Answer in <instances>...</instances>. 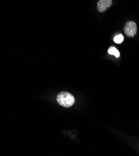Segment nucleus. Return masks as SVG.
<instances>
[{
    "instance_id": "nucleus-1",
    "label": "nucleus",
    "mask_w": 139,
    "mask_h": 156,
    "mask_svg": "<svg viewBox=\"0 0 139 156\" xmlns=\"http://www.w3.org/2000/svg\"><path fill=\"white\" fill-rule=\"evenodd\" d=\"M57 102L59 105L65 107H71L75 102L74 97L69 92L62 91L57 96Z\"/></svg>"
},
{
    "instance_id": "nucleus-4",
    "label": "nucleus",
    "mask_w": 139,
    "mask_h": 156,
    "mask_svg": "<svg viewBox=\"0 0 139 156\" xmlns=\"http://www.w3.org/2000/svg\"><path fill=\"white\" fill-rule=\"evenodd\" d=\"M108 53L111 55H114L116 58H119L120 56L119 51L113 46H111L108 49Z\"/></svg>"
},
{
    "instance_id": "nucleus-5",
    "label": "nucleus",
    "mask_w": 139,
    "mask_h": 156,
    "mask_svg": "<svg viewBox=\"0 0 139 156\" xmlns=\"http://www.w3.org/2000/svg\"><path fill=\"white\" fill-rule=\"evenodd\" d=\"M124 40V37L122 34H119L115 36L114 39H113V40H114V42L117 44H120Z\"/></svg>"
},
{
    "instance_id": "nucleus-3",
    "label": "nucleus",
    "mask_w": 139,
    "mask_h": 156,
    "mask_svg": "<svg viewBox=\"0 0 139 156\" xmlns=\"http://www.w3.org/2000/svg\"><path fill=\"white\" fill-rule=\"evenodd\" d=\"M112 4L111 0H100L97 2V8L99 12H104L110 7Z\"/></svg>"
},
{
    "instance_id": "nucleus-2",
    "label": "nucleus",
    "mask_w": 139,
    "mask_h": 156,
    "mask_svg": "<svg viewBox=\"0 0 139 156\" xmlns=\"http://www.w3.org/2000/svg\"><path fill=\"white\" fill-rule=\"evenodd\" d=\"M123 30L125 34L127 36L134 37L136 34L137 31V24L132 21H128L125 23Z\"/></svg>"
}]
</instances>
